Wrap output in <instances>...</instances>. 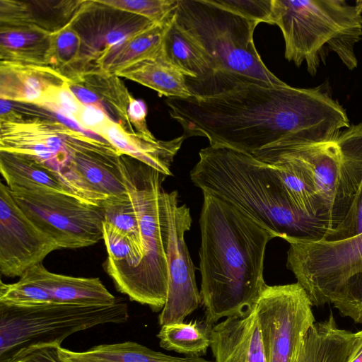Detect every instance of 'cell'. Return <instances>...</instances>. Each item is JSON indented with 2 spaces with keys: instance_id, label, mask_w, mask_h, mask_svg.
Segmentation results:
<instances>
[{
  "instance_id": "1",
  "label": "cell",
  "mask_w": 362,
  "mask_h": 362,
  "mask_svg": "<svg viewBox=\"0 0 362 362\" xmlns=\"http://www.w3.org/2000/svg\"><path fill=\"white\" fill-rule=\"evenodd\" d=\"M170 117L185 139L252 154L269 145L313 144L336 139L349 127L345 110L317 88L242 83L209 96L168 98Z\"/></svg>"
},
{
  "instance_id": "2",
  "label": "cell",
  "mask_w": 362,
  "mask_h": 362,
  "mask_svg": "<svg viewBox=\"0 0 362 362\" xmlns=\"http://www.w3.org/2000/svg\"><path fill=\"white\" fill-rule=\"evenodd\" d=\"M199 225L201 300L210 329L254 310L266 287L267 243L277 235L233 205L203 194Z\"/></svg>"
},
{
  "instance_id": "3",
  "label": "cell",
  "mask_w": 362,
  "mask_h": 362,
  "mask_svg": "<svg viewBox=\"0 0 362 362\" xmlns=\"http://www.w3.org/2000/svg\"><path fill=\"white\" fill-rule=\"evenodd\" d=\"M190 179L203 194L225 201L285 240H322L323 222L298 209L272 165L221 146L199 153Z\"/></svg>"
},
{
  "instance_id": "4",
  "label": "cell",
  "mask_w": 362,
  "mask_h": 362,
  "mask_svg": "<svg viewBox=\"0 0 362 362\" xmlns=\"http://www.w3.org/2000/svg\"><path fill=\"white\" fill-rule=\"evenodd\" d=\"M174 18L204 49L213 71L210 79L191 89L212 95L246 82L286 84L269 71L257 52L253 35L258 23L212 0H178Z\"/></svg>"
},
{
  "instance_id": "5",
  "label": "cell",
  "mask_w": 362,
  "mask_h": 362,
  "mask_svg": "<svg viewBox=\"0 0 362 362\" xmlns=\"http://www.w3.org/2000/svg\"><path fill=\"white\" fill-rule=\"evenodd\" d=\"M121 170L137 215L144 256L115 284L131 300L159 312L167 297L173 191L163 189L165 175L131 156L121 155Z\"/></svg>"
},
{
  "instance_id": "6",
  "label": "cell",
  "mask_w": 362,
  "mask_h": 362,
  "mask_svg": "<svg viewBox=\"0 0 362 362\" xmlns=\"http://www.w3.org/2000/svg\"><path fill=\"white\" fill-rule=\"evenodd\" d=\"M271 24L282 32L285 58L306 63L314 76L325 45L349 69L357 66L354 47L362 36V16L343 0H272Z\"/></svg>"
},
{
  "instance_id": "7",
  "label": "cell",
  "mask_w": 362,
  "mask_h": 362,
  "mask_svg": "<svg viewBox=\"0 0 362 362\" xmlns=\"http://www.w3.org/2000/svg\"><path fill=\"white\" fill-rule=\"evenodd\" d=\"M286 267L314 306L362 325V233L337 241L288 240Z\"/></svg>"
},
{
  "instance_id": "8",
  "label": "cell",
  "mask_w": 362,
  "mask_h": 362,
  "mask_svg": "<svg viewBox=\"0 0 362 362\" xmlns=\"http://www.w3.org/2000/svg\"><path fill=\"white\" fill-rule=\"evenodd\" d=\"M129 315L120 298L105 305L51 302L25 308L0 304V362H21L45 346H61L69 336L104 324H120Z\"/></svg>"
},
{
  "instance_id": "9",
  "label": "cell",
  "mask_w": 362,
  "mask_h": 362,
  "mask_svg": "<svg viewBox=\"0 0 362 362\" xmlns=\"http://www.w3.org/2000/svg\"><path fill=\"white\" fill-rule=\"evenodd\" d=\"M88 136L58 120L24 118L13 107L0 117V151L30 157L52 172L72 196L102 206L106 199L84 180L75 162L76 150Z\"/></svg>"
},
{
  "instance_id": "10",
  "label": "cell",
  "mask_w": 362,
  "mask_h": 362,
  "mask_svg": "<svg viewBox=\"0 0 362 362\" xmlns=\"http://www.w3.org/2000/svg\"><path fill=\"white\" fill-rule=\"evenodd\" d=\"M11 191L28 217L55 240L59 250L86 247L103 240L102 206L40 189Z\"/></svg>"
},
{
  "instance_id": "11",
  "label": "cell",
  "mask_w": 362,
  "mask_h": 362,
  "mask_svg": "<svg viewBox=\"0 0 362 362\" xmlns=\"http://www.w3.org/2000/svg\"><path fill=\"white\" fill-rule=\"evenodd\" d=\"M312 303L298 283L267 285L255 308L267 362H293L315 322Z\"/></svg>"
},
{
  "instance_id": "12",
  "label": "cell",
  "mask_w": 362,
  "mask_h": 362,
  "mask_svg": "<svg viewBox=\"0 0 362 362\" xmlns=\"http://www.w3.org/2000/svg\"><path fill=\"white\" fill-rule=\"evenodd\" d=\"M57 243L38 228L14 199L11 189L0 182V272L21 277L42 263Z\"/></svg>"
},
{
  "instance_id": "13",
  "label": "cell",
  "mask_w": 362,
  "mask_h": 362,
  "mask_svg": "<svg viewBox=\"0 0 362 362\" xmlns=\"http://www.w3.org/2000/svg\"><path fill=\"white\" fill-rule=\"evenodd\" d=\"M288 154L302 159L310 170L316 193L327 215L329 231L349 214L352 203L343 176L341 156L336 139L313 144L267 146L252 155L259 160Z\"/></svg>"
},
{
  "instance_id": "14",
  "label": "cell",
  "mask_w": 362,
  "mask_h": 362,
  "mask_svg": "<svg viewBox=\"0 0 362 362\" xmlns=\"http://www.w3.org/2000/svg\"><path fill=\"white\" fill-rule=\"evenodd\" d=\"M192 218L186 204L178 205V194L173 191L170 214L168 250V281L165 305L159 316L160 326L184 322L202 302L185 234L190 229Z\"/></svg>"
},
{
  "instance_id": "15",
  "label": "cell",
  "mask_w": 362,
  "mask_h": 362,
  "mask_svg": "<svg viewBox=\"0 0 362 362\" xmlns=\"http://www.w3.org/2000/svg\"><path fill=\"white\" fill-rule=\"evenodd\" d=\"M156 23L100 0H83L71 25L81 39L82 62L88 70L107 51Z\"/></svg>"
},
{
  "instance_id": "16",
  "label": "cell",
  "mask_w": 362,
  "mask_h": 362,
  "mask_svg": "<svg viewBox=\"0 0 362 362\" xmlns=\"http://www.w3.org/2000/svg\"><path fill=\"white\" fill-rule=\"evenodd\" d=\"M209 337L214 362H267L255 309L247 315L216 323Z\"/></svg>"
},
{
  "instance_id": "17",
  "label": "cell",
  "mask_w": 362,
  "mask_h": 362,
  "mask_svg": "<svg viewBox=\"0 0 362 362\" xmlns=\"http://www.w3.org/2000/svg\"><path fill=\"white\" fill-rule=\"evenodd\" d=\"M114 146L121 155L131 156L165 176L170 170L174 157L185 139L183 135L169 141H160L138 132L127 131L110 119L98 134Z\"/></svg>"
},
{
  "instance_id": "18",
  "label": "cell",
  "mask_w": 362,
  "mask_h": 362,
  "mask_svg": "<svg viewBox=\"0 0 362 362\" xmlns=\"http://www.w3.org/2000/svg\"><path fill=\"white\" fill-rule=\"evenodd\" d=\"M361 339V331L339 329L330 314L310 327L293 362H349Z\"/></svg>"
},
{
  "instance_id": "19",
  "label": "cell",
  "mask_w": 362,
  "mask_h": 362,
  "mask_svg": "<svg viewBox=\"0 0 362 362\" xmlns=\"http://www.w3.org/2000/svg\"><path fill=\"white\" fill-rule=\"evenodd\" d=\"M24 274L45 290L53 302L105 305L115 303L117 299L99 278L55 274L48 271L42 263Z\"/></svg>"
},
{
  "instance_id": "20",
  "label": "cell",
  "mask_w": 362,
  "mask_h": 362,
  "mask_svg": "<svg viewBox=\"0 0 362 362\" xmlns=\"http://www.w3.org/2000/svg\"><path fill=\"white\" fill-rule=\"evenodd\" d=\"M83 0L0 1V23L35 27L49 33L70 24Z\"/></svg>"
},
{
  "instance_id": "21",
  "label": "cell",
  "mask_w": 362,
  "mask_h": 362,
  "mask_svg": "<svg viewBox=\"0 0 362 362\" xmlns=\"http://www.w3.org/2000/svg\"><path fill=\"white\" fill-rule=\"evenodd\" d=\"M67 81L52 66L0 63L2 100L36 105L50 88Z\"/></svg>"
},
{
  "instance_id": "22",
  "label": "cell",
  "mask_w": 362,
  "mask_h": 362,
  "mask_svg": "<svg viewBox=\"0 0 362 362\" xmlns=\"http://www.w3.org/2000/svg\"><path fill=\"white\" fill-rule=\"evenodd\" d=\"M262 161L274 167L294 205L306 215L323 222L329 230L327 215L305 163L288 154L272 156Z\"/></svg>"
},
{
  "instance_id": "23",
  "label": "cell",
  "mask_w": 362,
  "mask_h": 362,
  "mask_svg": "<svg viewBox=\"0 0 362 362\" xmlns=\"http://www.w3.org/2000/svg\"><path fill=\"white\" fill-rule=\"evenodd\" d=\"M161 54L185 74L188 88L206 82L213 75L206 53L195 39L177 23L174 16L165 30Z\"/></svg>"
},
{
  "instance_id": "24",
  "label": "cell",
  "mask_w": 362,
  "mask_h": 362,
  "mask_svg": "<svg viewBox=\"0 0 362 362\" xmlns=\"http://www.w3.org/2000/svg\"><path fill=\"white\" fill-rule=\"evenodd\" d=\"M52 33L35 27L0 23V63L49 66Z\"/></svg>"
},
{
  "instance_id": "25",
  "label": "cell",
  "mask_w": 362,
  "mask_h": 362,
  "mask_svg": "<svg viewBox=\"0 0 362 362\" xmlns=\"http://www.w3.org/2000/svg\"><path fill=\"white\" fill-rule=\"evenodd\" d=\"M65 362H214L202 357L173 356L134 341L94 346L83 351L59 349Z\"/></svg>"
},
{
  "instance_id": "26",
  "label": "cell",
  "mask_w": 362,
  "mask_h": 362,
  "mask_svg": "<svg viewBox=\"0 0 362 362\" xmlns=\"http://www.w3.org/2000/svg\"><path fill=\"white\" fill-rule=\"evenodd\" d=\"M115 75L148 87L168 98H187L192 96L187 84L186 76L158 56L129 65Z\"/></svg>"
},
{
  "instance_id": "27",
  "label": "cell",
  "mask_w": 362,
  "mask_h": 362,
  "mask_svg": "<svg viewBox=\"0 0 362 362\" xmlns=\"http://www.w3.org/2000/svg\"><path fill=\"white\" fill-rule=\"evenodd\" d=\"M173 16L107 51L96 61V67L108 74H116L129 65L158 56L161 53L165 30Z\"/></svg>"
},
{
  "instance_id": "28",
  "label": "cell",
  "mask_w": 362,
  "mask_h": 362,
  "mask_svg": "<svg viewBox=\"0 0 362 362\" xmlns=\"http://www.w3.org/2000/svg\"><path fill=\"white\" fill-rule=\"evenodd\" d=\"M71 79L80 82L90 89L112 120L121 124L127 131L136 132L127 114L128 106L133 96L119 76L94 67Z\"/></svg>"
},
{
  "instance_id": "29",
  "label": "cell",
  "mask_w": 362,
  "mask_h": 362,
  "mask_svg": "<svg viewBox=\"0 0 362 362\" xmlns=\"http://www.w3.org/2000/svg\"><path fill=\"white\" fill-rule=\"evenodd\" d=\"M0 173L10 189H40L71 195L52 172L23 154L0 151Z\"/></svg>"
},
{
  "instance_id": "30",
  "label": "cell",
  "mask_w": 362,
  "mask_h": 362,
  "mask_svg": "<svg viewBox=\"0 0 362 362\" xmlns=\"http://www.w3.org/2000/svg\"><path fill=\"white\" fill-rule=\"evenodd\" d=\"M157 334L160 347L191 357H202L210 347L209 329L196 321L160 326Z\"/></svg>"
},
{
  "instance_id": "31",
  "label": "cell",
  "mask_w": 362,
  "mask_h": 362,
  "mask_svg": "<svg viewBox=\"0 0 362 362\" xmlns=\"http://www.w3.org/2000/svg\"><path fill=\"white\" fill-rule=\"evenodd\" d=\"M81 39L71 23L52 33L50 66L67 79L87 71L82 62Z\"/></svg>"
},
{
  "instance_id": "32",
  "label": "cell",
  "mask_w": 362,
  "mask_h": 362,
  "mask_svg": "<svg viewBox=\"0 0 362 362\" xmlns=\"http://www.w3.org/2000/svg\"><path fill=\"white\" fill-rule=\"evenodd\" d=\"M102 207L104 213L103 221L124 235L141 259L144 256V248L138 218L127 192L120 196L107 198L103 202Z\"/></svg>"
},
{
  "instance_id": "33",
  "label": "cell",
  "mask_w": 362,
  "mask_h": 362,
  "mask_svg": "<svg viewBox=\"0 0 362 362\" xmlns=\"http://www.w3.org/2000/svg\"><path fill=\"white\" fill-rule=\"evenodd\" d=\"M53 302L48 293L23 274L17 282L0 284V304L18 308L32 307Z\"/></svg>"
},
{
  "instance_id": "34",
  "label": "cell",
  "mask_w": 362,
  "mask_h": 362,
  "mask_svg": "<svg viewBox=\"0 0 362 362\" xmlns=\"http://www.w3.org/2000/svg\"><path fill=\"white\" fill-rule=\"evenodd\" d=\"M105 5L161 23L175 13L178 0H100Z\"/></svg>"
},
{
  "instance_id": "35",
  "label": "cell",
  "mask_w": 362,
  "mask_h": 362,
  "mask_svg": "<svg viewBox=\"0 0 362 362\" xmlns=\"http://www.w3.org/2000/svg\"><path fill=\"white\" fill-rule=\"evenodd\" d=\"M67 81L50 88L36 103L55 115L65 116L74 121L83 104L69 88Z\"/></svg>"
},
{
  "instance_id": "36",
  "label": "cell",
  "mask_w": 362,
  "mask_h": 362,
  "mask_svg": "<svg viewBox=\"0 0 362 362\" xmlns=\"http://www.w3.org/2000/svg\"><path fill=\"white\" fill-rule=\"evenodd\" d=\"M216 4L257 23L271 24L272 0H212Z\"/></svg>"
},
{
  "instance_id": "37",
  "label": "cell",
  "mask_w": 362,
  "mask_h": 362,
  "mask_svg": "<svg viewBox=\"0 0 362 362\" xmlns=\"http://www.w3.org/2000/svg\"><path fill=\"white\" fill-rule=\"evenodd\" d=\"M361 233H362V183L349 214L336 229L328 232L322 240H341Z\"/></svg>"
},
{
  "instance_id": "38",
  "label": "cell",
  "mask_w": 362,
  "mask_h": 362,
  "mask_svg": "<svg viewBox=\"0 0 362 362\" xmlns=\"http://www.w3.org/2000/svg\"><path fill=\"white\" fill-rule=\"evenodd\" d=\"M110 119L104 110L93 105H83L74 121L83 131L98 135Z\"/></svg>"
},
{
  "instance_id": "39",
  "label": "cell",
  "mask_w": 362,
  "mask_h": 362,
  "mask_svg": "<svg viewBox=\"0 0 362 362\" xmlns=\"http://www.w3.org/2000/svg\"><path fill=\"white\" fill-rule=\"evenodd\" d=\"M127 114L129 119L136 132L148 137H155L148 129L146 119L147 107L142 100L133 97L129 102Z\"/></svg>"
},
{
  "instance_id": "40",
  "label": "cell",
  "mask_w": 362,
  "mask_h": 362,
  "mask_svg": "<svg viewBox=\"0 0 362 362\" xmlns=\"http://www.w3.org/2000/svg\"><path fill=\"white\" fill-rule=\"evenodd\" d=\"M59 347L49 346L37 349L27 355L21 362H65L59 355Z\"/></svg>"
},
{
  "instance_id": "41",
  "label": "cell",
  "mask_w": 362,
  "mask_h": 362,
  "mask_svg": "<svg viewBox=\"0 0 362 362\" xmlns=\"http://www.w3.org/2000/svg\"><path fill=\"white\" fill-rule=\"evenodd\" d=\"M349 362H362V339Z\"/></svg>"
},
{
  "instance_id": "42",
  "label": "cell",
  "mask_w": 362,
  "mask_h": 362,
  "mask_svg": "<svg viewBox=\"0 0 362 362\" xmlns=\"http://www.w3.org/2000/svg\"><path fill=\"white\" fill-rule=\"evenodd\" d=\"M360 13H362V0L356 1L355 6Z\"/></svg>"
}]
</instances>
